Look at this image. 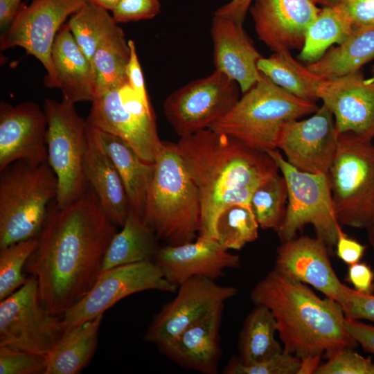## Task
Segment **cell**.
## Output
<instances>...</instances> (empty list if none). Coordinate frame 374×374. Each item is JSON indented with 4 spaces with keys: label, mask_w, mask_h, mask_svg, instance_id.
Listing matches in <instances>:
<instances>
[{
    "label": "cell",
    "mask_w": 374,
    "mask_h": 374,
    "mask_svg": "<svg viewBox=\"0 0 374 374\" xmlns=\"http://www.w3.org/2000/svg\"><path fill=\"white\" fill-rule=\"evenodd\" d=\"M67 26L91 62L98 45L119 26L108 10L87 1L70 17Z\"/></svg>",
    "instance_id": "836d02e7"
},
{
    "label": "cell",
    "mask_w": 374,
    "mask_h": 374,
    "mask_svg": "<svg viewBox=\"0 0 374 374\" xmlns=\"http://www.w3.org/2000/svg\"><path fill=\"white\" fill-rule=\"evenodd\" d=\"M250 299L272 313L283 350L302 360L300 373H313L326 357L356 341L345 328L336 301L319 297L306 284L274 269L253 287Z\"/></svg>",
    "instance_id": "3957f363"
},
{
    "label": "cell",
    "mask_w": 374,
    "mask_h": 374,
    "mask_svg": "<svg viewBox=\"0 0 374 374\" xmlns=\"http://www.w3.org/2000/svg\"><path fill=\"white\" fill-rule=\"evenodd\" d=\"M121 227L109 242L101 273L121 265L153 260L161 247L142 216L131 206Z\"/></svg>",
    "instance_id": "4316f807"
},
{
    "label": "cell",
    "mask_w": 374,
    "mask_h": 374,
    "mask_svg": "<svg viewBox=\"0 0 374 374\" xmlns=\"http://www.w3.org/2000/svg\"><path fill=\"white\" fill-rule=\"evenodd\" d=\"M240 91L236 82L215 70L171 93L163 102V112L175 132L184 137L209 128L226 115Z\"/></svg>",
    "instance_id": "7c38bea8"
},
{
    "label": "cell",
    "mask_w": 374,
    "mask_h": 374,
    "mask_svg": "<svg viewBox=\"0 0 374 374\" xmlns=\"http://www.w3.org/2000/svg\"><path fill=\"white\" fill-rule=\"evenodd\" d=\"M266 152L276 163L287 185V204L276 231L281 242L296 238V233L310 224L329 249L334 247L342 226L336 216L328 175L297 169L277 149Z\"/></svg>",
    "instance_id": "ba28073f"
},
{
    "label": "cell",
    "mask_w": 374,
    "mask_h": 374,
    "mask_svg": "<svg viewBox=\"0 0 374 374\" xmlns=\"http://www.w3.org/2000/svg\"><path fill=\"white\" fill-rule=\"evenodd\" d=\"M328 361L319 364L314 374H374V363L353 348H341L327 357Z\"/></svg>",
    "instance_id": "f35d334b"
},
{
    "label": "cell",
    "mask_w": 374,
    "mask_h": 374,
    "mask_svg": "<svg viewBox=\"0 0 374 374\" xmlns=\"http://www.w3.org/2000/svg\"><path fill=\"white\" fill-rule=\"evenodd\" d=\"M42 305L37 278L27 281L0 303V346L48 356L66 333L62 317Z\"/></svg>",
    "instance_id": "30bf717a"
},
{
    "label": "cell",
    "mask_w": 374,
    "mask_h": 374,
    "mask_svg": "<svg viewBox=\"0 0 374 374\" xmlns=\"http://www.w3.org/2000/svg\"><path fill=\"white\" fill-rule=\"evenodd\" d=\"M321 10L316 0H253L249 9L258 38L274 52L301 49Z\"/></svg>",
    "instance_id": "ac0fdd59"
},
{
    "label": "cell",
    "mask_w": 374,
    "mask_h": 374,
    "mask_svg": "<svg viewBox=\"0 0 374 374\" xmlns=\"http://www.w3.org/2000/svg\"><path fill=\"white\" fill-rule=\"evenodd\" d=\"M88 147L84 172L109 218L122 226L130 208L123 181L110 158L103 150L87 125Z\"/></svg>",
    "instance_id": "d4e9b609"
},
{
    "label": "cell",
    "mask_w": 374,
    "mask_h": 374,
    "mask_svg": "<svg viewBox=\"0 0 374 374\" xmlns=\"http://www.w3.org/2000/svg\"><path fill=\"white\" fill-rule=\"evenodd\" d=\"M353 30L348 18L339 10L322 7L307 29L298 58L309 64L319 60L334 44H340Z\"/></svg>",
    "instance_id": "d6a6232c"
},
{
    "label": "cell",
    "mask_w": 374,
    "mask_h": 374,
    "mask_svg": "<svg viewBox=\"0 0 374 374\" xmlns=\"http://www.w3.org/2000/svg\"><path fill=\"white\" fill-rule=\"evenodd\" d=\"M128 43L130 48V57L126 68L127 82L142 99L150 101L135 44L132 39H129Z\"/></svg>",
    "instance_id": "f6af8a7d"
},
{
    "label": "cell",
    "mask_w": 374,
    "mask_h": 374,
    "mask_svg": "<svg viewBox=\"0 0 374 374\" xmlns=\"http://www.w3.org/2000/svg\"><path fill=\"white\" fill-rule=\"evenodd\" d=\"M44 111L47 121V162L57 179L55 203L63 207L78 199L89 187L84 172L87 124L78 114L75 104L64 99H46Z\"/></svg>",
    "instance_id": "9c48e42d"
},
{
    "label": "cell",
    "mask_w": 374,
    "mask_h": 374,
    "mask_svg": "<svg viewBox=\"0 0 374 374\" xmlns=\"http://www.w3.org/2000/svg\"><path fill=\"white\" fill-rule=\"evenodd\" d=\"M120 0H86L87 2L94 3L107 10L112 11Z\"/></svg>",
    "instance_id": "f907efd6"
},
{
    "label": "cell",
    "mask_w": 374,
    "mask_h": 374,
    "mask_svg": "<svg viewBox=\"0 0 374 374\" xmlns=\"http://www.w3.org/2000/svg\"><path fill=\"white\" fill-rule=\"evenodd\" d=\"M318 96L332 113L339 133L374 139V79H365L359 71L325 79Z\"/></svg>",
    "instance_id": "d6986e66"
},
{
    "label": "cell",
    "mask_w": 374,
    "mask_h": 374,
    "mask_svg": "<svg viewBox=\"0 0 374 374\" xmlns=\"http://www.w3.org/2000/svg\"><path fill=\"white\" fill-rule=\"evenodd\" d=\"M344 326L348 333L364 351L374 354V326L347 319H345Z\"/></svg>",
    "instance_id": "7dc6e473"
},
{
    "label": "cell",
    "mask_w": 374,
    "mask_h": 374,
    "mask_svg": "<svg viewBox=\"0 0 374 374\" xmlns=\"http://www.w3.org/2000/svg\"><path fill=\"white\" fill-rule=\"evenodd\" d=\"M52 62L63 99L73 103L92 102L96 98L93 65L75 41L67 24L55 39Z\"/></svg>",
    "instance_id": "cb8c5ba5"
},
{
    "label": "cell",
    "mask_w": 374,
    "mask_h": 374,
    "mask_svg": "<svg viewBox=\"0 0 374 374\" xmlns=\"http://www.w3.org/2000/svg\"><path fill=\"white\" fill-rule=\"evenodd\" d=\"M153 260L165 278L177 287L193 277L215 280L226 269L240 266V257L224 249L215 239L197 238L180 245L164 244Z\"/></svg>",
    "instance_id": "ffe728a7"
},
{
    "label": "cell",
    "mask_w": 374,
    "mask_h": 374,
    "mask_svg": "<svg viewBox=\"0 0 374 374\" xmlns=\"http://www.w3.org/2000/svg\"><path fill=\"white\" fill-rule=\"evenodd\" d=\"M274 269L336 301L345 287L337 276L323 241L302 236L281 242L277 249Z\"/></svg>",
    "instance_id": "44dd1931"
},
{
    "label": "cell",
    "mask_w": 374,
    "mask_h": 374,
    "mask_svg": "<svg viewBox=\"0 0 374 374\" xmlns=\"http://www.w3.org/2000/svg\"><path fill=\"white\" fill-rule=\"evenodd\" d=\"M365 229L367 232L368 240L374 253V217Z\"/></svg>",
    "instance_id": "816d5d0a"
},
{
    "label": "cell",
    "mask_w": 374,
    "mask_h": 374,
    "mask_svg": "<svg viewBox=\"0 0 374 374\" xmlns=\"http://www.w3.org/2000/svg\"><path fill=\"white\" fill-rule=\"evenodd\" d=\"M287 202L285 180L277 173L256 188L249 204L261 229L277 231L285 216Z\"/></svg>",
    "instance_id": "d590c367"
},
{
    "label": "cell",
    "mask_w": 374,
    "mask_h": 374,
    "mask_svg": "<svg viewBox=\"0 0 374 374\" xmlns=\"http://www.w3.org/2000/svg\"><path fill=\"white\" fill-rule=\"evenodd\" d=\"M224 305L216 308L159 349L185 368L216 374L222 355L220 329Z\"/></svg>",
    "instance_id": "603a6c76"
},
{
    "label": "cell",
    "mask_w": 374,
    "mask_h": 374,
    "mask_svg": "<svg viewBox=\"0 0 374 374\" xmlns=\"http://www.w3.org/2000/svg\"><path fill=\"white\" fill-rule=\"evenodd\" d=\"M87 123L116 168L124 184L130 206L142 216L154 174V163L143 161L134 148L122 138Z\"/></svg>",
    "instance_id": "484cf974"
},
{
    "label": "cell",
    "mask_w": 374,
    "mask_h": 374,
    "mask_svg": "<svg viewBox=\"0 0 374 374\" xmlns=\"http://www.w3.org/2000/svg\"><path fill=\"white\" fill-rule=\"evenodd\" d=\"M276 320L264 305L256 308L247 317L238 341V360L252 365L268 360L280 353L283 348L276 339Z\"/></svg>",
    "instance_id": "f546056e"
},
{
    "label": "cell",
    "mask_w": 374,
    "mask_h": 374,
    "mask_svg": "<svg viewBox=\"0 0 374 374\" xmlns=\"http://www.w3.org/2000/svg\"><path fill=\"white\" fill-rule=\"evenodd\" d=\"M253 0H231L217 8L213 15L230 19L243 25L247 12Z\"/></svg>",
    "instance_id": "c3c4849f"
},
{
    "label": "cell",
    "mask_w": 374,
    "mask_h": 374,
    "mask_svg": "<svg viewBox=\"0 0 374 374\" xmlns=\"http://www.w3.org/2000/svg\"><path fill=\"white\" fill-rule=\"evenodd\" d=\"M213 62L218 71L249 90L261 78L257 64L262 57L242 25L213 15L211 26Z\"/></svg>",
    "instance_id": "7402d4cb"
},
{
    "label": "cell",
    "mask_w": 374,
    "mask_h": 374,
    "mask_svg": "<svg viewBox=\"0 0 374 374\" xmlns=\"http://www.w3.org/2000/svg\"><path fill=\"white\" fill-rule=\"evenodd\" d=\"M257 66L261 73L289 93L314 103L319 99V87L325 79L294 59L290 51L282 50L269 57H262Z\"/></svg>",
    "instance_id": "4dcf8cb0"
},
{
    "label": "cell",
    "mask_w": 374,
    "mask_h": 374,
    "mask_svg": "<svg viewBox=\"0 0 374 374\" xmlns=\"http://www.w3.org/2000/svg\"><path fill=\"white\" fill-rule=\"evenodd\" d=\"M116 226L89 185L65 206L52 202L37 247L24 267L37 278L40 301L47 311L63 314L91 290L101 274Z\"/></svg>",
    "instance_id": "6da1fadb"
},
{
    "label": "cell",
    "mask_w": 374,
    "mask_h": 374,
    "mask_svg": "<svg viewBox=\"0 0 374 374\" xmlns=\"http://www.w3.org/2000/svg\"><path fill=\"white\" fill-rule=\"evenodd\" d=\"M103 314L66 332L47 356L45 374H76L89 362L98 345Z\"/></svg>",
    "instance_id": "83f0119b"
},
{
    "label": "cell",
    "mask_w": 374,
    "mask_h": 374,
    "mask_svg": "<svg viewBox=\"0 0 374 374\" xmlns=\"http://www.w3.org/2000/svg\"><path fill=\"white\" fill-rule=\"evenodd\" d=\"M91 103L86 119L89 124L122 138L143 161L154 163L162 141L150 101L142 99L127 82Z\"/></svg>",
    "instance_id": "8fae6325"
},
{
    "label": "cell",
    "mask_w": 374,
    "mask_h": 374,
    "mask_svg": "<svg viewBox=\"0 0 374 374\" xmlns=\"http://www.w3.org/2000/svg\"><path fill=\"white\" fill-rule=\"evenodd\" d=\"M47 121L34 102L0 103V171L17 161L47 162Z\"/></svg>",
    "instance_id": "e0dca14e"
},
{
    "label": "cell",
    "mask_w": 374,
    "mask_h": 374,
    "mask_svg": "<svg viewBox=\"0 0 374 374\" xmlns=\"http://www.w3.org/2000/svg\"><path fill=\"white\" fill-rule=\"evenodd\" d=\"M319 108L314 102L289 93L262 73L260 80L209 128L266 152L277 149L285 123L314 114Z\"/></svg>",
    "instance_id": "5b68a950"
},
{
    "label": "cell",
    "mask_w": 374,
    "mask_h": 374,
    "mask_svg": "<svg viewBox=\"0 0 374 374\" xmlns=\"http://www.w3.org/2000/svg\"><path fill=\"white\" fill-rule=\"evenodd\" d=\"M322 7L341 12L350 21L353 29L374 26V0H316Z\"/></svg>",
    "instance_id": "60d3db41"
},
{
    "label": "cell",
    "mask_w": 374,
    "mask_h": 374,
    "mask_svg": "<svg viewBox=\"0 0 374 374\" xmlns=\"http://www.w3.org/2000/svg\"><path fill=\"white\" fill-rule=\"evenodd\" d=\"M237 292L234 287L220 285L206 278L186 280L178 286L176 296L154 315L144 339L158 348L168 344Z\"/></svg>",
    "instance_id": "9a60e30c"
},
{
    "label": "cell",
    "mask_w": 374,
    "mask_h": 374,
    "mask_svg": "<svg viewBox=\"0 0 374 374\" xmlns=\"http://www.w3.org/2000/svg\"><path fill=\"white\" fill-rule=\"evenodd\" d=\"M337 256L347 265L360 262L366 247L354 238L346 235L342 231L336 242Z\"/></svg>",
    "instance_id": "bcb514c9"
},
{
    "label": "cell",
    "mask_w": 374,
    "mask_h": 374,
    "mask_svg": "<svg viewBox=\"0 0 374 374\" xmlns=\"http://www.w3.org/2000/svg\"><path fill=\"white\" fill-rule=\"evenodd\" d=\"M374 60V26L353 30L341 44L330 48L307 68L324 79L338 78L359 71Z\"/></svg>",
    "instance_id": "f1b7e54d"
},
{
    "label": "cell",
    "mask_w": 374,
    "mask_h": 374,
    "mask_svg": "<svg viewBox=\"0 0 374 374\" xmlns=\"http://www.w3.org/2000/svg\"><path fill=\"white\" fill-rule=\"evenodd\" d=\"M259 227L250 205L231 204L217 220L216 240L226 250H240L258 238Z\"/></svg>",
    "instance_id": "e575fe53"
},
{
    "label": "cell",
    "mask_w": 374,
    "mask_h": 374,
    "mask_svg": "<svg viewBox=\"0 0 374 374\" xmlns=\"http://www.w3.org/2000/svg\"><path fill=\"white\" fill-rule=\"evenodd\" d=\"M337 303L342 308L345 318L374 322V295L359 292L345 285Z\"/></svg>",
    "instance_id": "b9f144b4"
},
{
    "label": "cell",
    "mask_w": 374,
    "mask_h": 374,
    "mask_svg": "<svg viewBox=\"0 0 374 374\" xmlns=\"http://www.w3.org/2000/svg\"><path fill=\"white\" fill-rule=\"evenodd\" d=\"M0 172L1 249L38 236L58 184L48 162L17 161Z\"/></svg>",
    "instance_id": "8992f818"
},
{
    "label": "cell",
    "mask_w": 374,
    "mask_h": 374,
    "mask_svg": "<svg viewBox=\"0 0 374 374\" xmlns=\"http://www.w3.org/2000/svg\"><path fill=\"white\" fill-rule=\"evenodd\" d=\"M86 0H33L23 5L12 24L1 35L0 49L21 47L44 66L45 85L58 88L51 53L56 35L65 20Z\"/></svg>",
    "instance_id": "4fadbf2b"
},
{
    "label": "cell",
    "mask_w": 374,
    "mask_h": 374,
    "mask_svg": "<svg viewBox=\"0 0 374 374\" xmlns=\"http://www.w3.org/2000/svg\"><path fill=\"white\" fill-rule=\"evenodd\" d=\"M327 175L339 224L366 229L374 217L373 139L353 132L339 133Z\"/></svg>",
    "instance_id": "52a82bcc"
},
{
    "label": "cell",
    "mask_w": 374,
    "mask_h": 374,
    "mask_svg": "<svg viewBox=\"0 0 374 374\" xmlns=\"http://www.w3.org/2000/svg\"><path fill=\"white\" fill-rule=\"evenodd\" d=\"M373 143H374V139H373Z\"/></svg>",
    "instance_id": "db71d44e"
},
{
    "label": "cell",
    "mask_w": 374,
    "mask_h": 374,
    "mask_svg": "<svg viewBox=\"0 0 374 374\" xmlns=\"http://www.w3.org/2000/svg\"><path fill=\"white\" fill-rule=\"evenodd\" d=\"M346 279L356 291L373 294L374 271L366 262H358L349 265Z\"/></svg>",
    "instance_id": "ee69618b"
},
{
    "label": "cell",
    "mask_w": 374,
    "mask_h": 374,
    "mask_svg": "<svg viewBox=\"0 0 374 374\" xmlns=\"http://www.w3.org/2000/svg\"><path fill=\"white\" fill-rule=\"evenodd\" d=\"M23 0H0V28L6 30L15 21L24 3Z\"/></svg>",
    "instance_id": "681fc988"
},
{
    "label": "cell",
    "mask_w": 374,
    "mask_h": 374,
    "mask_svg": "<svg viewBox=\"0 0 374 374\" xmlns=\"http://www.w3.org/2000/svg\"><path fill=\"white\" fill-rule=\"evenodd\" d=\"M37 245V237L0 249V301L21 287L28 280L23 271Z\"/></svg>",
    "instance_id": "8d00e7d4"
},
{
    "label": "cell",
    "mask_w": 374,
    "mask_h": 374,
    "mask_svg": "<svg viewBox=\"0 0 374 374\" xmlns=\"http://www.w3.org/2000/svg\"><path fill=\"white\" fill-rule=\"evenodd\" d=\"M338 136L334 116L323 104L310 118L285 123L277 148L297 169L327 175L335 156Z\"/></svg>",
    "instance_id": "2e32d148"
},
{
    "label": "cell",
    "mask_w": 374,
    "mask_h": 374,
    "mask_svg": "<svg viewBox=\"0 0 374 374\" xmlns=\"http://www.w3.org/2000/svg\"><path fill=\"white\" fill-rule=\"evenodd\" d=\"M371 73L374 75V65L372 66Z\"/></svg>",
    "instance_id": "f5cc1de1"
},
{
    "label": "cell",
    "mask_w": 374,
    "mask_h": 374,
    "mask_svg": "<svg viewBox=\"0 0 374 374\" xmlns=\"http://www.w3.org/2000/svg\"><path fill=\"white\" fill-rule=\"evenodd\" d=\"M154 260L118 266L102 272L91 290L74 306L64 312L66 332L103 314L118 301L137 292L155 290L175 292Z\"/></svg>",
    "instance_id": "5bb4252c"
},
{
    "label": "cell",
    "mask_w": 374,
    "mask_h": 374,
    "mask_svg": "<svg viewBox=\"0 0 374 374\" xmlns=\"http://www.w3.org/2000/svg\"><path fill=\"white\" fill-rule=\"evenodd\" d=\"M161 10L159 0H120L112 15L116 23L151 19Z\"/></svg>",
    "instance_id": "7bdbcfd3"
},
{
    "label": "cell",
    "mask_w": 374,
    "mask_h": 374,
    "mask_svg": "<svg viewBox=\"0 0 374 374\" xmlns=\"http://www.w3.org/2000/svg\"><path fill=\"white\" fill-rule=\"evenodd\" d=\"M176 145L199 197L197 238L216 240L220 213L231 204L250 205L256 188L279 171L267 152L210 128L181 137Z\"/></svg>",
    "instance_id": "7a4b0ae2"
},
{
    "label": "cell",
    "mask_w": 374,
    "mask_h": 374,
    "mask_svg": "<svg viewBox=\"0 0 374 374\" xmlns=\"http://www.w3.org/2000/svg\"><path fill=\"white\" fill-rule=\"evenodd\" d=\"M47 356L8 346H0L1 374H45Z\"/></svg>",
    "instance_id": "ab89813d"
},
{
    "label": "cell",
    "mask_w": 374,
    "mask_h": 374,
    "mask_svg": "<svg viewBox=\"0 0 374 374\" xmlns=\"http://www.w3.org/2000/svg\"><path fill=\"white\" fill-rule=\"evenodd\" d=\"M142 217L159 241L175 246L197 239L201 227L197 189L177 148L162 141Z\"/></svg>",
    "instance_id": "277c9868"
},
{
    "label": "cell",
    "mask_w": 374,
    "mask_h": 374,
    "mask_svg": "<svg viewBox=\"0 0 374 374\" xmlns=\"http://www.w3.org/2000/svg\"><path fill=\"white\" fill-rule=\"evenodd\" d=\"M302 360L283 350L272 358L252 365H244L231 358L223 370L225 374H300Z\"/></svg>",
    "instance_id": "74e56055"
},
{
    "label": "cell",
    "mask_w": 374,
    "mask_h": 374,
    "mask_svg": "<svg viewBox=\"0 0 374 374\" xmlns=\"http://www.w3.org/2000/svg\"><path fill=\"white\" fill-rule=\"evenodd\" d=\"M130 57L128 40L123 29L118 26L102 41L92 57L91 64L96 77V98L127 82L126 68Z\"/></svg>",
    "instance_id": "1f68e13d"
}]
</instances>
